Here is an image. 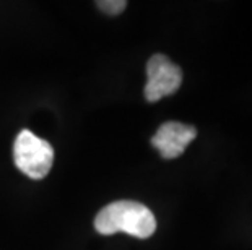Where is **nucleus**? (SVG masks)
<instances>
[{
	"label": "nucleus",
	"mask_w": 252,
	"mask_h": 250,
	"mask_svg": "<svg viewBox=\"0 0 252 250\" xmlns=\"http://www.w3.org/2000/svg\"><path fill=\"white\" fill-rule=\"evenodd\" d=\"M182 83V70L163 54H155L147 63V84L145 98L148 103H157L164 96H171Z\"/></svg>",
	"instance_id": "7ed1b4c3"
},
{
	"label": "nucleus",
	"mask_w": 252,
	"mask_h": 250,
	"mask_svg": "<svg viewBox=\"0 0 252 250\" xmlns=\"http://www.w3.org/2000/svg\"><path fill=\"white\" fill-rule=\"evenodd\" d=\"M197 137V129L181 122H166L152 138V145L164 159L179 158L187 145Z\"/></svg>",
	"instance_id": "20e7f679"
},
{
	"label": "nucleus",
	"mask_w": 252,
	"mask_h": 250,
	"mask_svg": "<svg viewBox=\"0 0 252 250\" xmlns=\"http://www.w3.org/2000/svg\"><path fill=\"white\" fill-rule=\"evenodd\" d=\"M13 159L17 166L30 179L39 180L49 174L54 163V148L49 141L36 137L33 132L21 130L15 138Z\"/></svg>",
	"instance_id": "f03ea898"
},
{
	"label": "nucleus",
	"mask_w": 252,
	"mask_h": 250,
	"mask_svg": "<svg viewBox=\"0 0 252 250\" xmlns=\"http://www.w3.org/2000/svg\"><path fill=\"white\" fill-rule=\"evenodd\" d=\"M94 229L103 236L126 232L147 239L157 231V220L148 206L132 200H119L106 205L94 218Z\"/></svg>",
	"instance_id": "f257e3e1"
},
{
	"label": "nucleus",
	"mask_w": 252,
	"mask_h": 250,
	"mask_svg": "<svg viewBox=\"0 0 252 250\" xmlns=\"http://www.w3.org/2000/svg\"><path fill=\"white\" fill-rule=\"evenodd\" d=\"M96 5L108 15H119L126 10L127 2L124 0H103V2H96Z\"/></svg>",
	"instance_id": "39448f33"
}]
</instances>
